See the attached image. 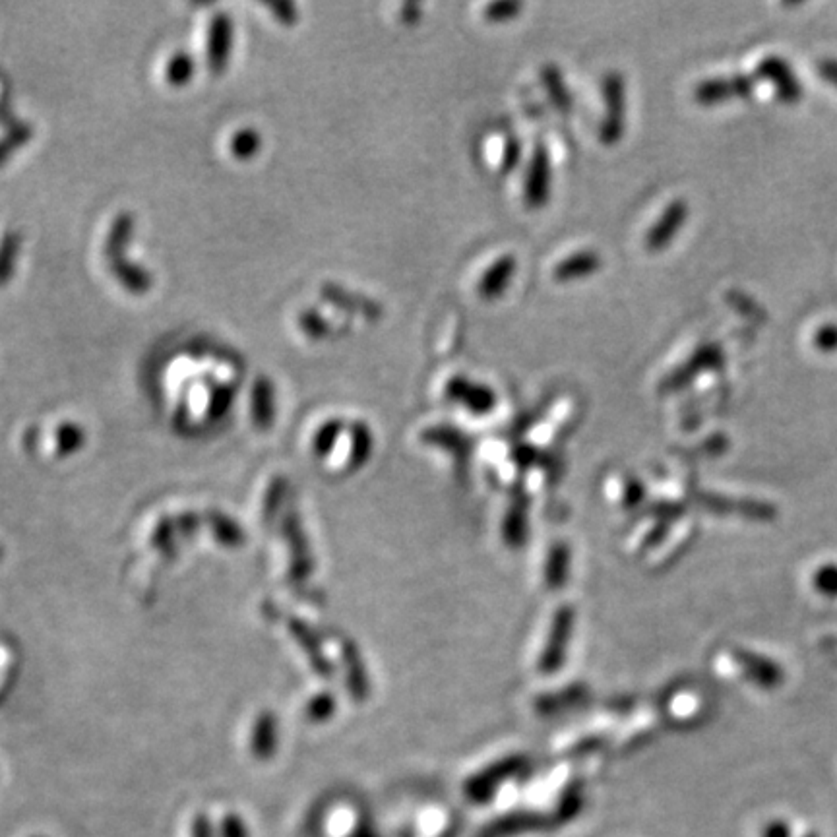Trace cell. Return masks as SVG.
<instances>
[{
    "mask_svg": "<svg viewBox=\"0 0 837 837\" xmlns=\"http://www.w3.org/2000/svg\"><path fill=\"white\" fill-rule=\"evenodd\" d=\"M518 272V260L514 254H502L491 264L477 285V293L485 301L500 299Z\"/></svg>",
    "mask_w": 837,
    "mask_h": 837,
    "instance_id": "6",
    "label": "cell"
},
{
    "mask_svg": "<svg viewBox=\"0 0 837 837\" xmlns=\"http://www.w3.org/2000/svg\"><path fill=\"white\" fill-rule=\"evenodd\" d=\"M299 328L310 340H324L332 334V322L316 310H305L299 314Z\"/></svg>",
    "mask_w": 837,
    "mask_h": 837,
    "instance_id": "17",
    "label": "cell"
},
{
    "mask_svg": "<svg viewBox=\"0 0 837 837\" xmlns=\"http://www.w3.org/2000/svg\"><path fill=\"white\" fill-rule=\"evenodd\" d=\"M446 396L450 400L464 403L473 413H487L495 407L496 402L495 392L489 386L477 384L465 376H454L446 384Z\"/></svg>",
    "mask_w": 837,
    "mask_h": 837,
    "instance_id": "4",
    "label": "cell"
},
{
    "mask_svg": "<svg viewBox=\"0 0 837 837\" xmlns=\"http://www.w3.org/2000/svg\"><path fill=\"white\" fill-rule=\"evenodd\" d=\"M22 250V235L18 231H10L0 241V287H4L16 270V262Z\"/></svg>",
    "mask_w": 837,
    "mask_h": 837,
    "instance_id": "13",
    "label": "cell"
},
{
    "mask_svg": "<svg viewBox=\"0 0 837 837\" xmlns=\"http://www.w3.org/2000/svg\"><path fill=\"white\" fill-rule=\"evenodd\" d=\"M686 216H688L686 202L675 200L648 231L646 248L651 252H657V250H663L667 247L673 241V237L677 235V231L684 225Z\"/></svg>",
    "mask_w": 837,
    "mask_h": 837,
    "instance_id": "7",
    "label": "cell"
},
{
    "mask_svg": "<svg viewBox=\"0 0 837 837\" xmlns=\"http://www.w3.org/2000/svg\"><path fill=\"white\" fill-rule=\"evenodd\" d=\"M231 43H233V22L225 12H219L212 22L208 31V66L214 74H221L227 68L229 55H231Z\"/></svg>",
    "mask_w": 837,
    "mask_h": 837,
    "instance_id": "5",
    "label": "cell"
},
{
    "mask_svg": "<svg viewBox=\"0 0 837 837\" xmlns=\"http://www.w3.org/2000/svg\"><path fill=\"white\" fill-rule=\"evenodd\" d=\"M268 10L272 12V16L278 20L279 24H283V26H293V24L299 22V8L293 2L268 4Z\"/></svg>",
    "mask_w": 837,
    "mask_h": 837,
    "instance_id": "20",
    "label": "cell"
},
{
    "mask_svg": "<svg viewBox=\"0 0 837 837\" xmlns=\"http://www.w3.org/2000/svg\"><path fill=\"white\" fill-rule=\"evenodd\" d=\"M235 398V388L233 386H217L212 394V413L214 415H221L229 409V403L233 402Z\"/></svg>",
    "mask_w": 837,
    "mask_h": 837,
    "instance_id": "21",
    "label": "cell"
},
{
    "mask_svg": "<svg viewBox=\"0 0 837 837\" xmlns=\"http://www.w3.org/2000/svg\"><path fill=\"white\" fill-rule=\"evenodd\" d=\"M603 266V258L599 252L595 250H580L574 252L570 256H566L564 260H560L555 270H553V279L560 281V283H568V281H576V279L588 278L593 276L601 270Z\"/></svg>",
    "mask_w": 837,
    "mask_h": 837,
    "instance_id": "8",
    "label": "cell"
},
{
    "mask_svg": "<svg viewBox=\"0 0 837 837\" xmlns=\"http://www.w3.org/2000/svg\"><path fill=\"white\" fill-rule=\"evenodd\" d=\"M194 70H196L194 57L190 53L179 51L169 59L165 66V82L173 88H183L186 84H190Z\"/></svg>",
    "mask_w": 837,
    "mask_h": 837,
    "instance_id": "14",
    "label": "cell"
},
{
    "mask_svg": "<svg viewBox=\"0 0 837 837\" xmlns=\"http://www.w3.org/2000/svg\"><path fill=\"white\" fill-rule=\"evenodd\" d=\"M190 837H219L216 824L208 814H196L190 826Z\"/></svg>",
    "mask_w": 837,
    "mask_h": 837,
    "instance_id": "22",
    "label": "cell"
},
{
    "mask_svg": "<svg viewBox=\"0 0 837 837\" xmlns=\"http://www.w3.org/2000/svg\"><path fill=\"white\" fill-rule=\"evenodd\" d=\"M601 93L605 103V115L599 124V142L603 146H617L626 132V80L624 76L611 70L603 76Z\"/></svg>",
    "mask_w": 837,
    "mask_h": 837,
    "instance_id": "1",
    "label": "cell"
},
{
    "mask_svg": "<svg viewBox=\"0 0 837 837\" xmlns=\"http://www.w3.org/2000/svg\"><path fill=\"white\" fill-rule=\"evenodd\" d=\"M520 155H522V146H520V142H518L516 138H510V140H508V144H506V150H504L502 173H510V171L518 165Z\"/></svg>",
    "mask_w": 837,
    "mask_h": 837,
    "instance_id": "23",
    "label": "cell"
},
{
    "mask_svg": "<svg viewBox=\"0 0 837 837\" xmlns=\"http://www.w3.org/2000/svg\"><path fill=\"white\" fill-rule=\"evenodd\" d=\"M553 186V165L551 155L545 144H535L533 154L527 163L526 181H524V200L527 208L539 210L545 208L551 198Z\"/></svg>",
    "mask_w": 837,
    "mask_h": 837,
    "instance_id": "2",
    "label": "cell"
},
{
    "mask_svg": "<svg viewBox=\"0 0 837 837\" xmlns=\"http://www.w3.org/2000/svg\"><path fill=\"white\" fill-rule=\"evenodd\" d=\"M217 836L250 837V830H248L247 822H245L239 814L231 812V814H225V816L221 818V824H219V828H217Z\"/></svg>",
    "mask_w": 837,
    "mask_h": 837,
    "instance_id": "19",
    "label": "cell"
},
{
    "mask_svg": "<svg viewBox=\"0 0 837 837\" xmlns=\"http://www.w3.org/2000/svg\"><path fill=\"white\" fill-rule=\"evenodd\" d=\"M818 588L820 591H837V570H824L818 576Z\"/></svg>",
    "mask_w": 837,
    "mask_h": 837,
    "instance_id": "27",
    "label": "cell"
},
{
    "mask_svg": "<svg viewBox=\"0 0 837 837\" xmlns=\"http://www.w3.org/2000/svg\"><path fill=\"white\" fill-rule=\"evenodd\" d=\"M252 417L262 429L272 425L274 419V386L270 378L260 376L252 386Z\"/></svg>",
    "mask_w": 837,
    "mask_h": 837,
    "instance_id": "11",
    "label": "cell"
},
{
    "mask_svg": "<svg viewBox=\"0 0 837 837\" xmlns=\"http://www.w3.org/2000/svg\"><path fill=\"white\" fill-rule=\"evenodd\" d=\"M423 6L417 2H407L400 8V20L403 24H417L421 20Z\"/></svg>",
    "mask_w": 837,
    "mask_h": 837,
    "instance_id": "26",
    "label": "cell"
},
{
    "mask_svg": "<svg viewBox=\"0 0 837 837\" xmlns=\"http://www.w3.org/2000/svg\"><path fill=\"white\" fill-rule=\"evenodd\" d=\"M340 423L338 421H332V423H328V425H324L322 429H320V433L316 436V446L320 448V450H324V448H328L334 440H336V436L340 433Z\"/></svg>",
    "mask_w": 837,
    "mask_h": 837,
    "instance_id": "25",
    "label": "cell"
},
{
    "mask_svg": "<svg viewBox=\"0 0 837 837\" xmlns=\"http://www.w3.org/2000/svg\"><path fill=\"white\" fill-rule=\"evenodd\" d=\"M541 80H543V84H545V88H547V92H549V97H551V101L555 103V107H557L558 111H560L562 115H568V113L572 111L574 99H572L570 90H568V86H566V82H564V76H562L560 68H557L555 64L545 66V68H543V72H541Z\"/></svg>",
    "mask_w": 837,
    "mask_h": 837,
    "instance_id": "12",
    "label": "cell"
},
{
    "mask_svg": "<svg viewBox=\"0 0 837 837\" xmlns=\"http://www.w3.org/2000/svg\"><path fill=\"white\" fill-rule=\"evenodd\" d=\"M766 837H787V826H783V824L770 826L768 832H766Z\"/></svg>",
    "mask_w": 837,
    "mask_h": 837,
    "instance_id": "28",
    "label": "cell"
},
{
    "mask_svg": "<svg viewBox=\"0 0 837 837\" xmlns=\"http://www.w3.org/2000/svg\"><path fill=\"white\" fill-rule=\"evenodd\" d=\"M35 837H41V836H35Z\"/></svg>",
    "mask_w": 837,
    "mask_h": 837,
    "instance_id": "29",
    "label": "cell"
},
{
    "mask_svg": "<svg viewBox=\"0 0 837 837\" xmlns=\"http://www.w3.org/2000/svg\"><path fill=\"white\" fill-rule=\"evenodd\" d=\"M260 148H262V138L258 130L254 128H241L229 140V152L235 159H241V161L252 159L260 152Z\"/></svg>",
    "mask_w": 837,
    "mask_h": 837,
    "instance_id": "15",
    "label": "cell"
},
{
    "mask_svg": "<svg viewBox=\"0 0 837 837\" xmlns=\"http://www.w3.org/2000/svg\"><path fill=\"white\" fill-rule=\"evenodd\" d=\"M82 438H84L82 429L74 425H64L59 431V442L62 448H76L82 442Z\"/></svg>",
    "mask_w": 837,
    "mask_h": 837,
    "instance_id": "24",
    "label": "cell"
},
{
    "mask_svg": "<svg viewBox=\"0 0 837 837\" xmlns=\"http://www.w3.org/2000/svg\"><path fill=\"white\" fill-rule=\"evenodd\" d=\"M33 132H35L33 126L30 123H24V121L8 128V132L0 140V165L6 163L14 152L22 150L33 138Z\"/></svg>",
    "mask_w": 837,
    "mask_h": 837,
    "instance_id": "16",
    "label": "cell"
},
{
    "mask_svg": "<svg viewBox=\"0 0 837 837\" xmlns=\"http://www.w3.org/2000/svg\"><path fill=\"white\" fill-rule=\"evenodd\" d=\"M134 227H136L134 214L121 212L119 216L115 217V221L111 223V229L105 237V243H103V252L109 258V262L117 260V258H123L124 250L128 248L132 237H134Z\"/></svg>",
    "mask_w": 837,
    "mask_h": 837,
    "instance_id": "10",
    "label": "cell"
},
{
    "mask_svg": "<svg viewBox=\"0 0 837 837\" xmlns=\"http://www.w3.org/2000/svg\"><path fill=\"white\" fill-rule=\"evenodd\" d=\"M320 295L326 303H330L336 309L351 312V314H361L367 320H378L382 316V305L374 299H369L361 293H353L345 287H340L336 283H324L320 287Z\"/></svg>",
    "mask_w": 837,
    "mask_h": 837,
    "instance_id": "3",
    "label": "cell"
},
{
    "mask_svg": "<svg viewBox=\"0 0 837 837\" xmlns=\"http://www.w3.org/2000/svg\"><path fill=\"white\" fill-rule=\"evenodd\" d=\"M522 10H524V4L522 2H493V4L485 6L483 16L489 22L502 24V22H510V20L518 18Z\"/></svg>",
    "mask_w": 837,
    "mask_h": 837,
    "instance_id": "18",
    "label": "cell"
},
{
    "mask_svg": "<svg viewBox=\"0 0 837 837\" xmlns=\"http://www.w3.org/2000/svg\"><path fill=\"white\" fill-rule=\"evenodd\" d=\"M109 268H111V274L115 276V279L132 295H144L154 285L152 274L144 266L128 260L126 256L111 260Z\"/></svg>",
    "mask_w": 837,
    "mask_h": 837,
    "instance_id": "9",
    "label": "cell"
}]
</instances>
